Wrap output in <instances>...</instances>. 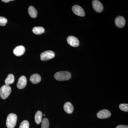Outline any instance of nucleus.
Here are the masks:
<instances>
[{
	"label": "nucleus",
	"instance_id": "nucleus-19",
	"mask_svg": "<svg viewBox=\"0 0 128 128\" xmlns=\"http://www.w3.org/2000/svg\"><path fill=\"white\" fill-rule=\"evenodd\" d=\"M29 123L28 121L24 120L20 124L19 128H29Z\"/></svg>",
	"mask_w": 128,
	"mask_h": 128
},
{
	"label": "nucleus",
	"instance_id": "nucleus-11",
	"mask_svg": "<svg viewBox=\"0 0 128 128\" xmlns=\"http://www.w3.org/2000/svg\"><path fill=\"white\" fill-rule=\"evenodd\" d=\"M25 48L24 46H19L16 47L13 50V53L17 56H21L25 53Z\"/></svg>",
	"mask_w": 128,
	"mask_h": 128
},
{
	"label": "nucleus",
	"instance_id": "nucleus-6",
	"mask_svg": "<svg viewBox=\"0 0 128 128\" xmlns=\"http://www.w3.org/2000/svg\"><path fill=\"white\" fill-rule=\"evenodd\" d=\"M67 41L69 45L73 47H77L80 44V42L77 38L74 36H70L68 37Z\"/></svg>",
	"mask_w": 128,
	"mask_h": 128
},
{
	"label": "nucleus",
	"instance_id": "nucleus-4",
	"mask_svg": "<svg viewBox=\"0 0 128 128\" xmlns=\"http://www.w3.org/2000/svg\"><path fill=\"white\" fill-rule=\"evenodd\" d=\"M55 56V54L52 50H47L43 52L40 55L41 60L42 61H47L52 59Z\"/></svg>",
	"mask_w": 128,
	"mask_h": 128
},
{
	"label": "nucleus",
	"instance_id": "nucleus-13",
	"mask_svg": "<svg viewBox=\"0 0 128 128\" xmlns=\"http://www.w3.org/2000/svg\"><path fill=\"white\" fill-rule=\"evenodd\" d=\"M41 76L38 74H34L30 77V81L34 84H36L39 83L41 81Z\"/></svg>",
	"mask_w": 128,
	"mask_h": 128
},
{
	"label": "nucleus",
	"instance_id": "nucleus-2",
	"mask_svg": "<svg viewBox=\"0 0 128 128\" xmlns=\"http://www.w3.org/2000/svg\"><path fill=\"white\" fill-rule=\"evenodd\" d=\"M17 116L14 114L11 113L8 115L6 120V126L8 128H14L16 126Z\"/></svg>",
	"mask_w": 128,
	"mask_h": 128
},
{
	"label": "nucleus",
	"instance_id": "nucleus-21",
	"mask_svg": "<svg viewBox=\"0 0 128 128\" xmlns=\"http://www.w3.org/2000/svg\"><path fill=\"white\" fill-rule=\"evenodd\" d=\"M7 19L4 17L0 16V25L4 26L7 23Z\"/></svg>",
	"mask_w": 128,
	"mask_h": 128
},
{
	"label": "nucleus",
	"instance_id": "nucleus-22",
	"mask_svg": "<svg viewBox=\"0 0 128 128\" xmlns=\"http://www.w3.org/2000/svg\"><path fill=\"white\" fill-rule=\"evenodd\" d=\"M116 128H128V125H119L117 126Z\"/></svg>",
	"mask_w": 128,
	"mask_h": 128
},
{
	"label": "nucleus",
	"instance_id": "nucleus-16",
	"mask_svg": "<svg viewBox=\"0 0 128 128\" xmlns=\"http://www.w3.org/2000/svg\"><path fill=\"white\" fill-rule=\"evenodd\" d=\"M32 31L34 34L38 35L44 32V29L42 27H35L33 28Z\"/></svg>",
	"mask_w": 128,
	"mask_h": 128
},
{
	"label": "nucleus",
	"instance_id": "nucleus-14",
	"mask_svg": "<svg viewBox=\"0 0 128 128\" xmlns=\"http://www.w3.org/2000/svg\"><path fill=\"white\" fill-rule=\"evenodd\" d=\"M42 113L41 111H38L34 116V120L36 123L39 124L42 121Z\"/></svg>",
	"mask_w": 128,
	"mask_h": 128
},
{
	"label": "nucleus",
	"instance_id": "nucleus-1",
	"mask_svg": "<svg viewBox=\"0 0 128 128\" xmlns=\"http://www.w3.org/2000/svg\"><path fill=\"white\" fill-rule=\"evenodd\" d=\"M71 73L68 72L60 71L54 74V77L56 80L58 81H65L70 80L71 78Z\"/></svg>",
	"mask_w": 128,
	"mask_h": 128
},
{
	"label": "nucleus",
	"instance_id": "nucleus-17",
	"mask_svg": "<svg viewBox=\"0 0 128 128\" xmlns=\"http://www.w3.org/2000/svg\"><path fill=\"white\" fill-rule=\"evenodd\" d=\"M14 81V75L12 74H9L5 80V84H6V85L9 86V85L13 83Z\"/></svg>",
	"mask_w": 128,
	"mask_h": 128
},
{
	"label": "nucleus",
	"instance_id": "nucleus-23",
	"mask_svg": "<svg viewBox=\"0 0 128 128\" xmlns=\"http://www.w3.org/2000/svg\"><path fill=\"white\" fill-rule=\"evenodd\" d=\"M2 2H9L10 1H14L13 0H2Z\"/></svg>",
	"mask_w": 128,
	"mask_h": 128
},
{
	"label": "nucleus",
	"instance_id": "nucleus-7",
	"mask_svg": "<svg viewBox=\"0 0 128 128\" xmlns=\"http://www.w3.org/2000/svg\"><path fill=\"white\" fill-rule=\"evenodd\" d=\"M92 6L94 10L97 12H101L103 11V5L99 1L97 0L92 1Z\"/></svg>",
	"mask_w": 128,
	"mask_h": 128
},
{
	"label": "nucleus",
	"instance_id": "nucleus-10",
	"mask_svg": "<svg viewBox=\"0 0 128 128\" xmlns=\"http://www.w3.org/2000/svg\"><path fill=\"white\" fill-rule=\"evenodd\" d=\"M27 84V80L24 76H22L18 79L17 84L18 88L19 89H22L26 86Z\"/></svg>",
	"mask_w": 128,
	"mask_h": 128
},
{
	"label": "nucleus",
	"instance_id": "nucleus-3",
	"mask_svg": "<svg viewBox=\"0 0 128 128\" xmlns=\"http://www.w3.org/2000/svg\"><path fill=\"white\" fill-rule=\"evenodd\" d=\"M11 92V88L9 86L4 85L0 89V96L2 98L6 99L9 96Z\"/></svg>",
	"mask_w": 128,
	"mask_h": 128
},
{
	"label": "nucleus",
	"instance_id": "nucleus-24",
	"mask_svg": "<svg viewBox=\"0 0 128 128\" xmlns=\"http://www.w3.org/2000/svg\"><path fill=\"white\" fill-rule=\"evenodd\" d=\"M45 114H44V116H45Z\"/></svg>",
	"mask_w": 128,
	"mask_h": 128
},
{
	"label": "nucleus",
	"instance_id": "nucleus-5",
	"mask_svg": "<svg viewBox=\"0 0 128 128\" xmlns=\"http://www.w3.org/2000/svg\"><path fill=\"white\" fill-rule=\"evenodd\" d=\"M73 13L76 16L83 17L85 16L84 11L82 8L78 5H74L72 8Z\"/></svg>",
	"mask_w": 128,
	"mask_h": 128
},
{
	"label": "nucleus",
	"instance_id": "nucleus-8",
	"mask_svg": "<svg viewBox=\"0 0 128 128\" xmlns=\"http://www.w3.org/2000/svg\"><path fill=\"white\" fill-rule=\"evenodd\" d=\"M111 114L109 110L104 109L99 111L97 114L98 118L100 119L108 118L111 116Z\"/></svg>",
	"mask_w": 128,
	"mask_h": 128
},
{
	"label": "nucleus",
	"instance_id": "nucleus-18",
	"mask_svg": "<svg viewBox=\"0 0 128 128\" xmlns=\"http://www.w3.org/2000/svg\"><path fill=\"white\" fill-rule=\"evenodd\" d=\"M49 128V121L48 118H44L41 121V128Z\"/></svg>",
	"mask_w": 128,
	"mask_h": 128
},
{
	"label": "nucleus",
	"instance_id": "nucleus-15",
	"mask_svg": "<svg viewBox=\"0 0 128 128\" xmlns=\"http://www.w3.org/2000/svg\"><path fill=\"white\" fill-rule=\"evenodd\" d=\"M28 12L29 15L32 18H36L38 15L36 9L32 6H30L28 8Z\"/></svg>",
	"mask_w": 128,
	"mask_h": 128
},
{
	"label": "nucleus",
	"instance_id": "nucleus-12",
	"mask_svg": "<svg viewBox=\"0 0 128 128\" xmlns=\"http://www.w3.org/2000/svg\"><path fill=\"white\" fill-rule=\"evenodd\" d=\"M64 109L65 112L67 114H71L74 110V107L70 102H68L65 103L64 105Z\"/></svg>",
	"mask_w": 128,
	"mask_h": 128
},
{
	"label": "nucleus",
	"instance_id": "nucleus-20",
	"mask_svg": "<svg viewBox=\"0 0 128 128\" xmlns=\"http://www.w3.org/2000/svg\"><path fill=\"white\" fill-rule=\"evenodd\" d=\"M119 108L120 110L124 112H128V104H120Z\"/></svg>",
	"mask_w": 128,
	"mask_h": 128
},
{
	"label": "nucleus",
	"instance_id": "nucleus-9",
	"mask_svg": "<svg viewBox=\"0 0 128 128\" xmlns=\"http://www.w3.org/2000/svg\"><path fill=\"white\" fill-rule=\"evenodd\" d=\"M115 24L118 27L122 28L125 25V20L123 17L122 16H118L115 18L114 20Z\"/></svg>",
	"mask_w": 128,
	"mask_h": 128
}]
</instances>
